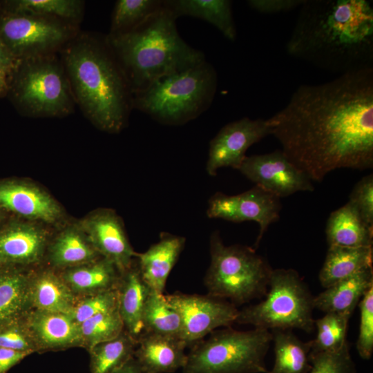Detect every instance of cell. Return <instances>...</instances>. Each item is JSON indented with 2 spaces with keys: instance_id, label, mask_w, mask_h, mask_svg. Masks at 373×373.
<instances>
[{
  "instance_id": "1",
  "label": "cell",
  "mask_w": 373,
  "mask_h": 373,
  "mask_svg": "<svg viewBox=\"0 0 373 373\" xmlns=\"http://www.w3.org/2000/svg\"><path fill=\"white\" fill-rule=\"evenodd\" d=\"M286 157L312 182L373 167V68L303 84L267 119Z\"/></svg>"
},
{
  "instance_id": "2",
  "label": "cell",
  "mask_w": 373,
  "mask_h": 373,
  "mask_svg": "<svg viewBox=\"0 0 373 373\" xmlns=\"http://www.w3.org/2000/svg\"><path fill=\"white\" fill-rule=\"evenodd\" d=\"M287 52L340 75L373 68V5L367 0H305Z\"/></svg>"
},
{
  "instance_id": "3",
  "label": "cell",
  "mask_w": 373,
  "mask_h": 373,
  "mask_svg": "<svg viewBox=\"0 0 373 373\" xmlns=\"http://www.w3.org/2000/svg\"><path fill=\"white\" fill-rule=\"evenodd\" d=\"M71 92L99 128L119 131L133 107V92L107 39L79 38L64 50Z\"/></svg>"
},
{
  "instance_id": "4",
  "label": "cell",
  "mask_w": 373,
  "mask_h": 373,
  "mask_svg": "<svg viewBox=\"0 0 373 373\" xmlns=\"http://www.w3.org/2000/svg\"><path fill=\"white\" fill-rule=\"evenodd\" d=\"M177 18L162 7L134 29L106 39L133 94L157 79L191 68L205 60L204 54L180 35Z\"/></svg>"
},
{
  "instance_id": "5",
  "label": "cell",
  "mask_w": 373,
  "mask_h": 373,
  "mask_svg": "<svg viewBox=\"0 0 373 373\" xmlns=\"http://www.w3.org/2000/svg\"><path fill=\"white\" fill-rule=\"evenodd\" d=\"M218 76L206 59L164 76L133 95V107L159 122L184 124L207 110L217 90Z\"/></svg>"
},
{
  "instance_id": "6",
  "label": "cell",
  "mask_w": 373,
  "mask_h": 373,
  "mask_svg": "<svg viewBox=\"0 0 373 373\" xmlns=\"http://www.w3.org/2000/svg\"><path fill=\"white\" fill-rule=\"evenodd\" d=\"M191 347L183 373H268L265 356L272 342L271 331L214 330Z\"/></svg>"
},
{
  "instance_id": "7",
  "label": "cell",
  "mask_w": 373,
  "mask_h": 373,
  "mask_svg": "<svg viewBox=\"0 0 373 373\" xmlns=\"http://www.w3.org/2000/svg\"><path fill=\"white\" fill-rule=\"evenodd\" d=\"M211 264L204 278L209 296L239 305L267 293L273 269L256 249L224 245L218 231L210 238Z\"/></svg>"
},
{
  "instance_id": "8",
  "label": "cell",
  "mask_w": 373,
  "mask_h": 373,
  "mask_svg": "<svg viewBox=\"0 0 373 373\" xmlns=\"http://www.w3.org/2000/svg\"><path fill=\"white\" fill-rule=\"evenodd\" d=\"M264 297L260 303L238 310L235 323L269 331L314 330V296L296 270L272 269Z\"/></svg>"
},
{
  "instance_id": "9",
  "label": "cell",
  "mask_w": 373,
  "mask_h": 373,
  "mask_svg": "<svg viewBox=\"0 0 373 373\" xmlns=\"http://www.w3.org/2000/svg\"><path fill=\"white\" fill-rule=\"evenodd\" d=\"M15 104L35 116H59L73 108L69 82L61 66L48 55L19 60L8 79Z\"/></svg>"
},
{
  "instance_id": "10",
  "label": "cell",
  "mask_w": 373,
  "mask_h": 373,
  "mask_svg": "<svg viewBox=\"0 0 373 373\" xmlns=\"http://www.w3.org/2000/svg\"><path fill=\"white\" fill-rule=\"evenodd\" d=\"M71 34L70 28L57 19L0 7V39L18 60L48 55Z\"/></svg>"
},
{
  "instance_id": "11",
  "label": "cell",
  "mask_w": 373,
  "mask_h": 373,
  "mask_svg": "<svg viewBox=\"0 0 373 373\" xmlns=\"http://www.w3.org/2000/svg\"><path fill=\"white\" fill-rule=\"evenodd\" d=\"M165 298L180 314L182 321V339L189 347L220 327H230L238 312L231 302L209 295L175 292L165 295Z\"/></svg>"
},
{
  "instance_id": "12",
  "label": "cell",
  "mask_w": 373,
  "mask_h": 373,
  "mask_svg": "<svg viewBox=\"0 0 373 373\" xmlns=\"http://www.w3.org/2000/svg\"><path fill=\"white\" fill-rule=\"evenodd\" d=\"M280 198L255 186L242 193L228 195L216 193L209 202L207 214L210 218L241 222L254 221L259 225L254 249H257L269 226L280 218Z\"/></svg>"
},
{
  "instance_id": "13",
  "label": "cell",
  "mask_w": 373,
  "mask_h": 373,
  "mask_svg": "<svg viewBox=\"0 0 373 373\" xmlns=\"http://www.w3.org/2000/svg\"><path fill=\"white\" fill-rule=\"evenodd\" d=\"M238 170L256 186L279 198L314 190L312 182L281 150L246 156Z\"/></svg>"
},
{
  "instance_id": "14",
  "label": "cell",
  "mask_w": 373,
  "mask_h": 373,
  "mask_svg": "<svg viewBox=\"0 0 373 373\" xmlns=\"http://www.w3.org/2000/svg\"><path fill=\"white\" fill-rule=\"evenodd\" d=\"M269 135L271 130L267 119L243 117L224 125L210 142L208 173L216 175L222 167L238 170L247 149Z\"/></svg>"
},
{
  "instance_id": "15",
  "label": "cell",
  "mask_w": 373,
  "mask_h": 373,
  "mask_svg": "<svg viewBox=\"0 0 373 373\" xmlns=\"http://www.w3.org/2000/svg\"><path fill=\"white\" fill-rule=\"evenodd\" d=\"M82 226L97 251L112 262L120 273L131 267L137 253L133 250L122 223L113 211H97L87 217Z\"/></svg>"
},
{
  "instance_id": "16",
  "label": "cell",
  "mask_w": 373,
  "mask_h": 373,
  "mask_svg": "<svg viewBox=\"0 0 373 373\" xmlns=\"http://www.w3.org/2000/svg\"><path fill=\"white\" fill-rule=\"evenodd\" d=\"M0 209L29 220L54 223L61 216L57 202L40 188L23 182H0Z\"/></svg>"
},
{
  "instance_id": "17",
  "label": "cell",
  "mask_w": 373,
  "mask_h": 373,
  "mask_svg": "<svg viewBox=\"0 0 373 373\" xmlns=\"http://www.w3.org/2000/svg\"><path fill=\"white\" fill-rule=\"evenodd\" d=\"M24 324L37 350L83 346L79 325L70 314L36 309Z\"/></svg>"
},
{
  "instance_id": "18",
  "label": "cell",
  "mask_w": 373,
  "mask_h": 373,
  "mask_svg": "<svg viewBox=\"0 0 373 373\" xmlns=\"http://www.w3.org/2000/svg\"><path fill=\"white\" fill-rule=\"evenodd\" d=\"M46 233L30 223L16 222L0 231V267L28 265L42 256Z\"/></svg>"
},
{
  "instance_id": "19",
  "label": "cell",
  "mask_w": 373,
  "mask_h": 373,
  "mask_svg": "<svg viewBox=\"0 0 373 373\" xmlns=\"http://www.w3.org/2000/svg\"><path fill=\"white\" fill-rule=\"evenodd\" d=\"M117 291L118 311L124 330L137 341L144 334V307L153 290L142 278L137 260L129 268L120 273Z\"/></svg>"
},
{
  "instance_id": "20",
  "label": "cell",
  "mask_w": 373,
  "mask_h": 373,
  "mask_svg": "<svg viewBox=\"0 0 373 373\" xmlns=\"http://www.w3.org/2000/svg\"><path fill=\"white\" fill-rule=\"evenodd\" d=\"M186 347L179 338L144 333L137 341L133 357L151 373H173L184 366Z\"/></svg>"
},
{
  "instance_id": "21",
  "label": "cell",
  "mask_w": 373,
  "mask_h": 373,
  "mask_svg": "<svg viewBox=\"0 0 373 373\" xmlns=\"http://www.w3.org/2000/svg\"><path fill=\"white\" fill-rule=\"evenodd\" d=\"M185 243L183 237L167 233L136 260L144 280L155 291L163 294L167 278L178 259Z\"/></svg>"
},
{
  "instance_id": "22",
  "label": "cell",
  "mask_w": 373,
  "mask_h": 373,
  "mask_svg": "<svg viewBox=\"0 0 373 373\" xmlns=\"http://www.w3.org/2000/svg\"><path fill=\"white\" fill-rule=\"evenodd\" d=\"M373 287V268L359 271L321 292L314 298V308L325 313L351 317L362 297Z\"/></svg>"
},
{
  "instance_id": "23",
  "label": "cell",
  "mask_w": 373,
  "mask_h": 373,
  "mask_svg": "<svg viewBox=\"0 0 373 373\" xmlns=\"http://www.w3.org/2000/svg\"><path fill=\"white\" fill-rule=\"evenodd\" d=\"M325 234L329 247L373 246V227L363 220L349 202L331 213L326 223Z\"/></svg>"
},
{
  "instance_id": "24",
  "label": "cell",
  "mask_w": 373,
  "mask_h": 373,
  "mask_svg": "<svg viewBox=\"0 0 373 373\" xmlns=\"http://www.w3.org/2000/svg\"><path fill=\"white\" fill-rule=\"evenodd\" d=\"M162 4L177 19L182 16L201 19L215 26L227 39L234 41L236 39L231 1L165 0Z\"/></svg>"
},
{
  "instance_id": "25",
  "label": "cell",
  "mask_w": 373,
  "mask_h": 373,
  "mask_svg": "<svg viewBox=\"0 0 373 373\" xmlns=\"http://www.w3.org/2000/svg\"><path fill=\"white\" fill-rule=\"evenodd\" d=\"M373 247L329 246L319 273L321 285L327 288L359 271L372 268Z\"/></svg>"
},
{
  "instance_id": "26",
  "label": "cell",
  "mask_w": 373,
  "mask_h": 373,
  "mask_svg": "<svg viewBox=\"0 0 373 373\" xmlns=\"http://www.w3.org/2000/svg\"><path fill=\"white\" fill-rule=\"evenodd\" d=\"M30 278L9 267H0V328L19 321L31 306Z\"/></svg>"
},
{
  "instance_id": "27",
  "label": "cell",
  "mask_w": 373,
  "mask_h": 373,
  "mask_svg": "<svg viewBox=\"0 0 373 373\" xmlns=\"http://www.w3.org/2000/svg\"><path fill=\"white\" fill-rule=\"evenodd\" d=\"M75 293L87 295L117 289L120 272L105 258L70 268L62 276Z\"/></svg>"
},
{
  "instance_id": "28",
  "label": "cell",
  "mask_w": 373,
  "mask_h": 373,
  "mask_svg": "<svg viewBox=\"0 0 373 373\" xmlns=\"http://www.w3.org/2000/svg\"><path fill=\"white\" fill-rule=\"evenodd\" d=\"M31 306L37 310L70 314L76 300L75 295L62 277L51 271L30 278Z\"/></svg>"
},
{
  "instance_id": "29",
  "label": "cell",
  "mask_w": 373,
  "mask_h": 373,
  "mask_svg": "<svg viewBox=\"0 0 373 373\" xmlns=\"http://www.w3.org/2000/svg\"><path fill=\"white\" fill-rule=\"evenodd\" d=\"M274 363L268 373H309L312 341L304 342L290 330H273Z\"/></svg>"
},
{
  "instance_id": "30",
  "label": "cell",
  "mask_w": 373,
  "mask_h": 373,
  "mask_svg": "<svg viewBox=\"0 0 373 373\" xmlns=\"http://www.w3.org/2000/svg\"><path fill=\"white\" fill-rule=\"evenodd\" d=\"M101 256L85 233L68 228L61 233L50 248V259L58 267H73L99 259Z\"/></svg>"
},
{
  "instance_id": "31",
  "label": "cell",
  "mask_w": 373,
  "mask_h": 373,
  "mask_svg": "<svg viewBox=\"0 0 373 373\" xmlns=\"http://www.w3.org/2000/svg\"><path fill=\"white\" fill-rule=\"evenodd\" d=\"M137 341L124 329L116 338L90 350V373H114L133 356Z\"/></svg>"
},
{
  "instance_id": "32",
  "label": "cell",
  "mask_w": 373,
  "mask_h": 373,
  "mask_svg": "<svg viewBox=\"0 0 373 373\" xmlns=\"http://www.w3.org/2000/svg\"><path fill=\"white\" fill-rule=\"evenodd\" d=\"M143 324L144 333L182 339L181 316L178 311L169 304L164 294L152 291L144 307Z\"/></svg>"
},
{
  "instance_id": "33",
  "label": "cell",
  "mask_w": 373,
  "mask_h": 373,
  "mask_svg": "<svg viewBox=\"0 0 373 373\" xmlns=\"http://www.w3.org/2000/svg\"><path fill=\"white\" fill-rule=\"evenodd\" d=\"M82 5L76 0H16L3 1L0 7L11 12L73 20L79 17Z\"/></svg>"
},
{
  "instance_id": "34",
  "label": "cell",
  "mask_w": 373,
  "mask_h": 373,
  "mask_svg": "<svg viewBox=\"0 0 373 373\" xmlns=\"http://www.w3.org/2000/svg\"><path fill=\"white\" fill-rule=\"evenodd\" d=\"M162 7L160 0H119L115 3L109 35L128 32Z\"/></svg>"
},
{
  "instance_id": "35",
  "label": "cell",
  "mask_w": 373,
  "mask_h": 373,
  "mask_svg": "<svg viewBox=\"0 0 373 373\" xmlns=\"http://www.w3.org/2000/svg\"><path fill=\"white\" fill-rule=\"evenodd\" d=\"M350 316L338 313H325L314 320L316 336L312 341V354L335 352L346 343Z\"/></svg>"
},
{
  "instance_id": "36",
  "label": "cell",
  "mask_w": 373,
  "mask_h": 373,
  "mask_svg": "<svg viewBox=\"0 0 373 373\" xmlns=\"http://www.w3.org/2000/svg\"><path fill=\"white\" fill-rule=\"evenodd\" d=\"M83 346L88 351L117 337L124 329L118 308L95 316L79 325Z\"/></svg>"
},
{
  "instance_id": "37",
  "label": "cell",
  "mask_w": 373,
  "mask_h": 373,
  "mask_svg": "<svg viewBox=\"0 0 373 373\" xmlns=\"http://www.w3.org/2000/svg\"><path fill=\"white\" fill-rule=\"evenodd\" d=\"M346 343L337 351L310 353L312 369L309 373H356V368Z\"/></svg>"
},
{
  "instance_id": "38",
  "label": "cell",
  "mask_w": 373,
  "mask_h": 373,
  "mask_svg": "<svg viewBox=\"0 0 373 373\" xmlns=\"http://www.w3.org/2000/svg\"><path fill=\"white\" fill-rule=\"evenodd\" d=\"M118 308L117 289L87 295V297L76 302L70 314L80 325L85 321L99 314Z\"/></svg>"
},
{
  "instance_id": "39",
  "label": "cell",
  "mask_w": 373,
  "mask_h": 373,
  "mask_svg": "<svg viewBox=\"0 0 373 373\" xmlns=\"http://www.w3.org/2000/svg\"><path fill=\"white\" fill-rule=\"evenodd\" d=\"M358 306L360 325L356 350L363 359L369 360L373 353V287L362 297Z\"/></svg>"
},
{
  "instance_id": "40",
  "label": "cell",
  "mask_w": 373,
  "mask_h": 373,
  "mask_svg": "<svg viewBox=\"0 0 373 373\" xmlns=\"http://www.w3.org/2000/svg\"><path fill=\"white\" fill-rule=\"evenodd\" d=\"M0 347L28 354L37 350L27 327L21 321L0 328Z\"/></svg>"
},
{
  "instance_id": "41",
  "label": "cell",
  "mask_w": 373,
  "mask_h": 373,
  "mask_svg": "<svg viewBox=\"0 0 373 373\" xmlns=\"http://www.w3.org/2000/svg\"><path fill=\"white\" fill-rule=\"evenodd\" d=\"M348 202L357 210L363 220L373 227V175L369 174L353 188Z\"/></svg>"
},
{
  "instance_id": "42",
  "label": "cell",
  "mask_w": 373,
  "mask_h": 373,
  "mask_svg": "<svg viewBox=\"0 0 373 373\" xmlns=\"http://www.w3.org/2000/svg\"><path fill=\"white\" fill-rule=\"evenodd\" d=\"M305 0H249L247 4L258 12L273 14L300 7Z\"/></svg>"
},
{
  "instance_id": "43",
  "label": "cell",
  "mask_w": 373,
  "mask_h": 373,
  "mask_svg": "<svg viewBox=\"0 0 373 373\" xmlns=\"http://www.w3.org/2000/svg\"><path fill=\"white\" fill-rule=\"evenodd\" d=\"M30 354L0 347V373H6Z\"/></svg>"
},
{
  "instance_id": "44",
  "label": "cell",
  "mask_w": 373,
  "mask_h": 373,
  "mask_svg": "<svg viewBox=\"0 0 373 373\" xmlns=\"http://www.w3.org/2000/svg\"><path fill=\"white\" fill-rule=\"evenodd\" d=\"M19 60L17 59L0 39V73L8 79L15 70Z\"/></svg>"
},
{
  "instance_id": "45",
  "label": "cell",
  "mask_w": 373,
  "mask_h": 373,
  "mask_svg": "<svg viewBox=\"0 0 373 373\" xmlns=\"http://www.w3.org/2000/svg\"><path fill=\"white\" fill-rule=\"evenodd\" d=\"M114 373H151L144 367L133 356L122 367Z\"/></svg>"
},
{
  "instance_id": "46",
  "label": "cell",
  "mask_w": 373,
  "mask_h": 373,
  "mask_svg": "<svg viewBox=\"0 0 373 373\" xmlns=\"http://www.w3.org/2000/svg\"><path fill=\"white\" fill-rule=\"evenodd\" d=\"M8 77L0 73V97L4 96L8 94Z\"/></svg>"
},
{
  "instance_id": "47",
  "label": "cell",
  "mask_w": 373,
  "mask_h": 373,
  "mask_svg": "<svg viewBox=\"0 0 373 373\" xmlns=\"http://www.w3.org/2000/svg\"><path fill=\"white\" fill-rule=\"evenodd\" d=\"M3 218V211L0 209V222L2 221Z\"/></svg>"
}]
</instances>
